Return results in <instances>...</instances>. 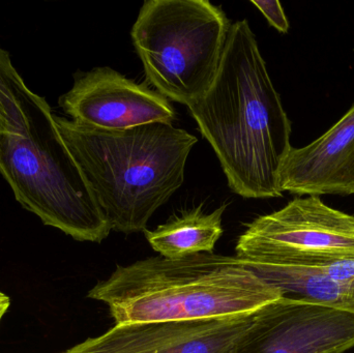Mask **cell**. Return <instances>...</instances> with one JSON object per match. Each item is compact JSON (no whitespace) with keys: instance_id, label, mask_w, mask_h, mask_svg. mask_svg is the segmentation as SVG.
Listing matches in <instances>:
<instances>
[{"instance_id":"6da1fadb","label":"cell","mask_w":354,"mask_h":353,"mask_svg":"<svg viewBox=\"0 0 354 353\" xmlns=\"http://www.w3.org/2000/svg\"><path fill=\"white\" fill-rule=\"evenodd\" d=\"M187 108L232 192L247 199L282 196L279 174L292 147L291 122L248 20L231 24L214 82Z\"/></svg>"},{"instance_id":"7a4b0ae2","label":"cell","mask_w":354,"mask_h":353,"mask_svg":"<svg viewBox=\"0 0 354 353\" xmlns=\"http://www.w3.org/2000/svg\"><path fill=\"white\" fill-rule=\"evenodd\" d=\"M0 103L8 122L0 137V174L16 200L74 240H106L111 225L64 144L51 107L27 87L2 48Z\"/></svg>"},{"instance_id":"3957f363","label":"cell","mask_w":354,"mask_h":353,"mask_svg":"<svg viewBox=\"0 0 354 353\" xmlns=\"http://www.w3.org/2000/svg\"><path fill=\"white\" fill-rule=\"evenodd\" d=\"M115 325L208 321L253 314L282 298L237 257L202 253L120 265L87 294Z\"/></svg>"},{"instance_id":"277c9868","label":"cell","mask_w":354,"mask_h":353,"mask_svg":"<svg viewBox=\"0 0 354 353\" xmlns=\"http://www.w3.org/2000/svg\"><path fill=\"white\" fill-rule=\"evenodd\" d=\"M54 118L112 230L145 232L156 211L183 186L197 138L172 124L110 131Z\"/></svg>"},{"instance_id":"5b68a950","label":"cell","mask_w":354,"mask_h":353,"mask_svg":"<svg viewBox=\"0 0 354 353\" xmlns=\"http://www.w3.org/2000/svg\"><path fill=\"white\" fill-rule=\"evenodd\" d=\"M230 27L224 10L207 0H149L131 37L147 80L189 107L214 82Z\"/></svg>"},{"instance_id":"8992f818","label":"cell","mask_w":354,"mask_h":353,"mask_svg":"<svg viewBox=\"0 0 354 353\" xmlns=\"http://www.w3.org/2000/svg\"><path fill=\"white\" fill-rule=\"evenodd\" d=\"M236 257L245 263L315 265L354 258V217L318 196L290 201L261 216L237 240Z\"/></svg>"},{"instance_id":"52a82bcc","label":"cell","mask_w":354,"mask_h":353,"mask_svg":"<svg viewBox=\"0 0 354 353\" xmlns=\"http://www.w3.org/2000/svg\"><path fill=\"white\" fill-rule=\"evenodd\" d=\"M353 348V313L282 296L255 313L230 353H345Z\"/></svg>"},{"instance_id":"ba28073f","label":"cell","mask_w":354,"mask_h":353,"mask_svg":"<svg viewBox=\"0 0 354 353\" xmlns=\"http://www.w3.org/2000/svg\"><path fill=\"white\" fill-rule=\"evenodd\" d=\"M71 120L102 130L172 124L176 110L167 97L107 66L77 73L74 85L59 97Z\"/></svg>"},{"instance_id":"9c48e42d","label":"cell","mask_w":354,"mask_h":353,"mask_svg":"<svg viewBox=\"0 0 354 353\" xmlns=\"http://www.w3.org/2000/svg\"><path fill=\"white\" fill-rule=\"evenodd\" d=\"M255 313L208 321L115 325L62 353H230Z\"/></svg>"},{"instance_id":"30bf717a","label":"cell","mask_w":354,"mask_h":353,"mask_svg":"<svg viewBox=\"0 0 354 353\" xmlns=\"http://www.w3.org/2000/svg\"><path fill=\"white\" fill-rule=\"evenodd\" d=\"M279 184L282 192L297 196L354 194V104L322 137L291 147Z\"/></svg>"},{"instance_id":"8fae6325","label":"cell","mask_w":354,"mask_h":353,"mask_svg":"<svg viewBox=\"0 0 354 353\" xmlns=\"http://www.w3.org/2000/svg\"><path fill=\"white\" fill-rule=\"evenodd\" d=\"M283 296L326 305L354 314V258L315 265L245 263Z\"/></svg>"},{"instance_id":"7c38bea8","label":"cell","mask_w":354,"mask_h":353,"mask_svg":"<svg viewBox=\"0 0 354 353\" xmlns=\"http://www.w3.org/2000/svg\"><path fill=\"white\" fill-rule=\"evenodd\" d=\"M226 204L206 213L201 207L185 211L179 217L160 225L155 230H145V238L160 256L180 259L202 253H212L223 234V213Z\"/></svg>"},{"instance_id":"4fadbf2b","label":"cell","mask_w":354,"mask_h":353,"mask_svg":"<svg viewBox=\"0 0 354 353\" xmlns=\"http://www.w3.org/2000/svg\"><path fill=\"white\" fill-rule=\"evenodd\" d=\"M252 3L257 6L258 10L263 14L270 26L276 28L279 32L287 33L289 30L288 19L278 0H251Z\"/></svg>"},{"instance_id":"5bb4252c","label":"cell","mask_w":354,"mask_h":353,"mask_svg":"<svg viewBox=\"0 0 354 353\" xmlns=\"http://www.w3.org/2000/svg\"><path fill=\"white\" fill-rule=\"evenodd\" d=\"M10 307V296L4 294V292H0V323H1L2 319H3V317L6 316V313H8Z\"/></svg>"},{"instance_id":"9a60e30c","label":"cell","mask_w":354,"mask_h":353,"mask_svg":"<svg viewBox=\"0 0 354 353\" xmlns=\"http://www.w3.org/2000/svg\"><path fill=\"white\" fill-rule=\"evenodd\" d=\"M8 131V122H6V114H4L3 108L0 103V137Z\"/></svg>"}]
</instances>
